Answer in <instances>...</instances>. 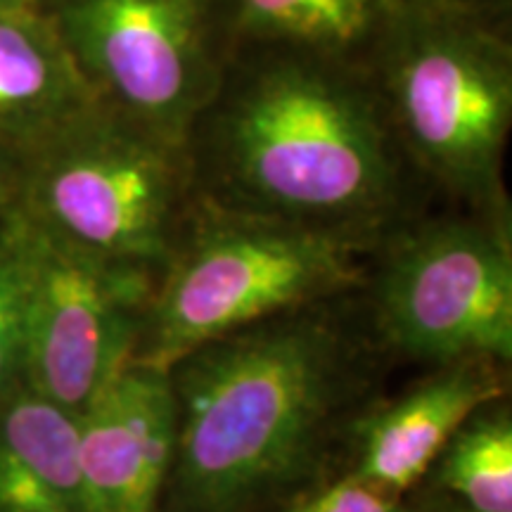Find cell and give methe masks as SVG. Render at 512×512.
<instances>
[{"label": "cell", "instance_id": "cell-13", "mask_svg": "<svg viewBox=\"0 0 512 512\" xmlns=\"http://www.w3.org/2000/svg\"><path fill=\"white\" fill-rule=\"evenodd\" d=\"M0 512H83L79 413L27 382L0 394Z\"/></svg>", "mask_w": 512, "mask_h": 512}, {"label": "cell", "instance_id": "cell-2", "mask_svg": "<svg viewBox=\"0 0 512 512\" xmlns=\"http://www.w3.org/2000/svg\"><path fill=\"white\" fill-rule=\"evenodd\" d=\"M323 304L202 344L169 370L181 512H242L313 456L347 389V342Z\"/></svg>", "mask_w": 512, "mask_h": 512}, {"label": "cell", "instance_id": "cell-17", "mask_svg": "<svg viewBox=\"0 0 512 512\" xmlns=\"http://www.w3.org/2000/svg\"><path fill=\"white\" fill-rule=\"evenodd\" d=\"M17 195V155L0 147V214H5Z\"/></svg>", "mask_w": 512, "mask_h": 512}, {"label": "cell", "instance_id": "cell-12", "mask_svg": "<svg viewBox=\"0 0 512 512\" xmlns=\"http://www.w3.org/2000/svg\"><path fill=\"white\" fill-rule=\"evenodd\" d=\"M230 50L320 57L373 72L403 0H216Z\"/></svg>", "mask_w": 512, "mask_h": 512}, {"label": "cell", "instance_id": "cell-8", "mask_svg": "<svg viewBox=\"0 0 512 512\" xmlns=\"http://www.w3.org/2000/svg\"><path fill=\"white\" fill-rule=\"evenodd\" d=\"M43 10L100 100L188 140L230 55L216 0H46Z\"/></svg>", "mask_w": 512, "mask_h": 512}, {"label": "cell", "instance_id": "cell-7", "mask_svg": "<svg viewBox=\"0 0 512 512\" xmlns=\"http://www.w3.org/2000/svg\"><path fill=\"white\" fill-rule=\"evenodd\" d=\"M3 221L27 287L24 382L79 413L131 361L159 273L83 249L15 204Z\"/></svg>", "mask_w": 512, "mask_h": 512}, {"label": "cell", "instance_id": "cell-1", "mask_svg": "<svg viewBox=\"0 0 512 512\" xmlns=\"http://www.w3.org/2000/svg\"><path fill=\"white\" fill-rule=\"evenodd\" d=\"M188 150L204 200L380 242L420 181L373 72L285 50H230Z\"/></svg>", "mask_w": 512, "mask_h": 512}, {"label": "cell", "instance_id": "cell-19", "mask_svg": "<svg viewBox=\"0 0 512 512\" xmlns=\"http://www.w3.org/2000/svg\"><path fill=\"white\" fill-rule=\"evenodd\" d=\"M477 3H494V5H510V0H477Z\"/></svg>", "mask_w": 512, "mask_h": 512}, {"label": "cell", "instance_id": "cell-16", "mask_svg": "<svg viewBox=\"0 0 512 512\" xmlns=\"http://www.w3.org/2000/svg\"><path fill=\"white\" fill-rule=\"evenodd\" d=\"M280 512H420L399 494L377 489L354 475L325 486L316 494L299 498Z\"/></svg>", "mask_w": 512, "mask_h": 512}, {"label": "cell", "instance_id": "cell-6", "mask_svg": "<svg viewBox=\"0 0 512 512\" xmlns=\"http://www.w3.org/2000/svg\"><path fill=\"white\" fill-rule=\"evenodd\" d=\"M375 320L384 342L427 361H510V219L403 223L377 247Z\"/></svg>", "mask_w": 512, "mask_h": 512}, {"label": "cell", "instance_id": "cell-14", "mask_svg": "<svg viewBox=\"0 0 512 512\" xmlns=\"http://www.w3.org/2000/svg\"><path fill=\"white\" fill-rule=\"evenodd\" d=\"M439 482L465 512H512V420L508 408H482L448 441Z\"/></svg>", "mask_w": 512, "mask_h": 512}, {"label": "cell", "instance_id": "cell-11", "mask_svg": "<svg viewBox=\"0 0 512 512\" xmlns=\"http://www.w3.org/2000/svg\"><path fill=\"white\" fill-rule=\"evenodd\" d=\"M98 100L46 10L0 8V147L19 155Z\"/></svg>", "mask_w": 512, "mask_h": 512}, {"label": "cell", "instance_id": "cell-5", "mask_svg": "<svg viewBox=\"0 0 512 512\" xmlns=\"http://www.w3.org/2000/svg\"><path fill=\"white\" fill-rule=\"evenodd\" d=\"M197 197L188 140L105 100L17 155L19 211L83 249L155 273Z\"/></svg>", "mask_w": 512, "mask_h": 512}, {"label": "cell", "instance_id": "cell-18", "mask_svg": "<svg viewBox=\"0 0 512 512\" xmlns=\"http://www.w3.org/2000/svg\"><path fill=\"white\" fill-rule=\"evenodd\" d=\"M46 0H0V8H43Z\"/></svg>", "mask_w": 512, "mask_h": 512}, {"label": "cell", "instance_id": "cell-10", "mask_svg": "<svg viewBox=\"0 0 512 512\" xmlns=\"http://www.w3.org/2000/svg\"><path fill=\"white\" fill-rule=\"evenodd\" d=\"M503 387L494 361L448 363L363 422L351 475L401 496L472 415L501 399Z\"/></svg>", "mask_w": 512, "mask_h": 512}, {"label": "cell", "instance_id": "cell-3", "mask_svg": "<svg viewBox=\"0 0 512 512\" xmlns=\"http://www.w3.org/2000/svg\"><path fill=\"white\" fill-rule=\"evenodd\" d=\"M373 76L420 181L467 211L510 219L503 181L512 126L510 5L403 0Z\"/></svg>", "mask_w": 512, "mask_h": 512}, {"label": "cell", "instance_id": "cell-15", "mask_svg": "<svg viewBox=\"0 0 512 512\" xmlns=\"http://www.w3.org/2000/svg\"><path fill=\"white\" fill-rule=\"evenodd\" d=\"M27 287L19 254L0 219V394L24 382Z\"/></svg>", "mask_w": 512, "mask_h": 512}, {"label": "cell", "instance_id": "cell-4", "mask_svg": "<svg viewBox=\"0 0 512 512\" xmlns=\"http://www.w3.org/2000/svg\"><path fill=\"white\" fill-rule=\"evenodd\" d=\"M380 240L197 197L157 278L128 366L171 368L202 344L368 283Z\"/></svg>", "mask_w": 512, "mask_h": 512}, {"label": "cell", "instance_id": "cell-9", "mask_svg": "<svg viewBox=\"0 0 512 512\" xmlns=\"http://www.w3.org/2000/svg\"><path fill=\"white\" fill-rule=\"evenodd\" d=\"M174 456L169 373L126 363L79 411L83 512H157Z\"/></svg>", "mask_w": 512, "mask_h": 512}]
</instances>
